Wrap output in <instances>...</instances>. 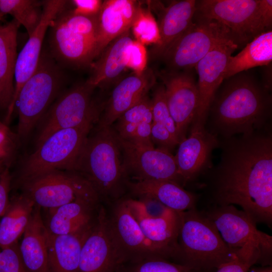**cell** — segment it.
Masks as SVG:
<instances>
[{"instance_id": "cell-1", "label": "cell", "mask_w": 272, "mask_h": 272, "mask_svg": "<svg viewBox=\"0 0 272 272\" xmlns=\"http://www.w3.org/2000/svg\"><path fill=\"white\" fill-rule=\"evenodd\" d=\"M225 148L215 180V206L237 205L256 224L271 226V135L254 131Z\"/></svg>"}, {"instance_id": "cell-2", "label": "cell", "mask_w": 272, "mask_h": 272, "mask_svg": "<svg viewBox=\"0 0 272 272\" xmlns=\"http://www.w3.org/2000/svg\"><path fill=\"white\" fill-rule=\"evenodd\" d=\"M224 81L210 107L214 125L227 137L254 132L270 115L271 98L269 90L246 71Z\"/></svg>"}, {"instance_id": "cell-3", "label": "cell", "mask_w": 272, "mask_h": 272, "mask_svg": "<svg viewBox=\"0 0 272 272\" xmlns=\"http://www.w3.org/2000/svg\"><path fill=\"white\" fill-rule=\"evenodd\" d=\"M121 151L117 135L111 126L98 125L89 134L70 171L85 178L101 202L109 205L124 197L127 192L128 180Z\"/></svg>"}, {"instance_id": "cell-4", "label": "cell", "mask_w": 272, "mask_h": 272, "mask_svg": "<svg viewBox=\"0 0 272 272\" xmlns=\"http://www.w3.org/2000/svg\"><path fill=\"white\" fill-rule=\"evenodd\" d=\"M178 250L173 262L198 270H216L235 258L238 251L230 248L212 222L195 207L177 212Z\"/></svg>"}, {"instance_id": "cell-5", "label": "cell", "mask_w": 272, "mask_h": 272, "mask_svg": "<svg viewBox=\"0 0 272 272\" xmlns=\"http://www.w3.org/2000/svg\"><path fill=\"white\" fill-rule=\"evenodd\" d=\"M193 18L214 20L226 27L239 46L271 30V0L196 1Z\"/></svg>"}, {"instance_id": "cell-6", "label": "cell", "mask_w": 272, "mask_h": 272, "mask_svg": "<svg viewBox=\"0 0 272 272\" xmlns=\"http://www.w3.org/2000/svg\"><path fill=\"white\" fill-rule=\"evenodd\" d=\"M97 17L75 15L65 7L48 30L53 58L75 67L90 65L96 59Z\"/></svg>"}, {"instance_id": "cell-7", "label": "cell", "mask_w": 272, "mask_h": 272, "mask_svg": "<svg viewBox=\"0 0 272 272\" xmlns=\"http://www.w3.org/2000/svg\"><path fill=\"white\" fill-rule=\"evenodd\" d=\"M61 82L62 76L54 59L42 53L36 70L23 85L16 101L20 140L28 137L53 103Z\"/></svg>"}, {"instance_id": "cell-8", "label": "cell", "mask_w": 272, "mask_h": 272, "mask_svg": "<svg viewBox=\"0 0 272 272\" xmlns=\"http://www.w3.org/2000/svg\"><path fill=\"white\" fill-rule=\"evenodd\" d=\"M202 212L230 248L242 254L257 256L262 266H271V236L258 230L243 211L230 205L214 206Z\"/></svg>"}, {"instance_id": "cell-9", "label": "cell", "mask_w": 272, "mask_h": 272, "mask_svg": "<svg viewBox=\"0 0 272 272\" xmlns=\"http://www.w3.org/2000/svg\"><path fill=\"white\" fill-rule=\"evenodd\" d=\"M94 123L62 129L50 135L25 160L20 183L54 170L71 171Z\"/></svg>"}, {"instance_id": "cell-10", "label": "cell", "mask_w": 272, "mask_h": 272, "mask_svg": "<svg viewBox=\"0 0 272 272\" xmlns=\"http://www.w3.org/2000/svg\"><path fill=\"white\" fill-rule=\"evenodd\" d=\"M236 44L229 30L214 21L193 18V23L166 49L160 58L169 71L190 70L217 46Z\"/></svg>"}, {"instance_id": "cell-11", "label": "cell", "mask_w": 272, "mask_h": 272, "mask_svg": "<svg viewBox=\"0 0 272 272\" xmlns=\"http://www.w3.org/2000/svg\"><path fill=\"white\" fill-rule=\"evenodd\" d=\"M95 89L86 82L71 88L53 102L40 121L36 148L57 130L98 120L99 108L93 97Z\"/></svg>"}, {"instance_id": "cell-12", "label": "cell", "mask_w": 272, "mask_h": 272, "mask_svg": "<svg viewBox=\"0 0 272 272\" xmlns=\"http://www.w3.org/2000/svg\"><path fill=\"white\" fill-rule=\"evenodd\" d=\"M21 184L23 193L40 208L54 209L80 199L101 202L91 184L73 171L54 170Z\"/></svg>"}, {"instance_id": "cell-13", "label": "cell", "mask_w": 272, "mask_h": 272, "mask_svg": "<svg viewBox=\"0 0 272 272\" xmlns=\"http://www.w3.org/2000/svg\"><path fill=\"white\" fill-rule=\"evenodd\" d=\"M109 205L107 222L118 264L151 256L163 257L144 235L125 197Z\"/></svg>"}, {"instance_id": "cell-14", "label": "cell", "mask_w": 272, "mask_h": 272, "mask_svg": "<svg viewBox=\"0 0 272 272\" xmlns=\"http://www.w3.org/2000/svg\"><path fill=\"white\" fill-rule=\"evenodd\" d=\"M117 137L128 181L169 180L183 185L175 157L170 152L138 146Z\"/></svg>"}, {"instance_id": "cell-15", "label": "cell", "mask_w": 272, "mask_h": 272, "mask_svg": "<svg viewBox=\"0 0 272 272\" xmlns=\"http://www.w3.org/2000/svg\"><path fill=\"white\" fill-rule=\"evenodd\" d=\"M68 1H43L41 20L21 51L18 53L14 73V94L7 109L6 120H9L15 107L19 93L23 85L36 70L42 54L45 37L53 21L66 6Z\"/></svg>"}, {"instance_id": "cell-16", "label": "cell", "mask_w": 272, "mask_h": 272, "mask_svg": "<svg viewBox=\"0 0 272 272\" xmlns=\"http://www.w3.org/2000/svg\"><path fill=\"white\" fill-rule=\"evenodd\" d=\"M160 76L165 88L167 104L180 142L186 138L188 127L196 115L198 106L197 83L189 70L168 71Z\"/></svg>"}, {"instance_id": "cell-17", "label": "cell", "mask_w": 272, "mask_h": 272, "mask_svg": "<svg viewBox=\"0 0 272 272\" xmlns=\"http://www.w3.org/2000/svg\"><path fill=\"white\" fill-rule=\"evenodd\" d=\"M238 47L233 41L221 44L196 64L195 68L198 76V106L193 121L206 123L217 91L224 81V73L228 59Z\"/></svg>"}, {"instance_id": "cell-18", "label": "cell", "mask_w": 272, "mask_h": 272, "mask_svg": "<svg viewBox=\"0 0 272 272\" xmlns=\"http://www.w3.org/2000/svg\"><path fill=\"white\" fill-rule=\"evenodd\" d=\"M118 261L109 229L106 209L102 204L82 246L78 272H115Z\"/></svg>"}, {"instance_id": "cell-19", "label": "cell", "mask_w": 272, "mask_h": 272, "mask_svg": "<svg viewBox=\"0 0 272 272\" xmlns=\"http://www.w3.org/2000/svg\"><path fill=\"white\" fill-rule=\"evenodd\" d=\"M205 124L192 122L189 136L180 142L174 156L183 185L193 180L205 170L213 150L218 145L216 136L208 131Z\"/></svg>"}, {"instance_id": "cell-20", "label": "cell", "mask_w": 272, "mask_h": 272, "mask_svg": "<svg viewBox=\"0 0 272 272\" xmlns=\"http://www.w3.org/2000/svg\"><path fill=\"white\" fill-rule=\"evenodd\" d=\"M155 83L152 71L147 69L141 74L133 73L118 81L98 119V125L111 126L125 111L147 95Z\"/></svg>"}, {"instance_id": "cell-21", "label": "cell", "mask_w": 272, "mask_h": 272, "mask_svg": "<svg viewBox=\"0 0 272 272\" xmlns=\"http://www.w3.org/2000/svg\"><path fill=\"white\" fill-rule=\"evenodd\" d=\"M140 6L137 1L132 0L103 2L97 17L96 58L112 40L130 30Z\"/></svg>"}, {"instance_id": "cell-22", "label": "cell", "mask_w": 272, "mask_h": 272, "mask_svg": "<svg viewBox=\"0 0 272 272\" xmlns=\"http://www.w3.org/2000/svg\"><path fill=\"white\" fill-rule=\"evenodd\" d=\"M102 204L100 201L80 199L48 209L46 228L54 235L78 232L95 222Z\"/></svg>"}, {"instance_id": "cell-23", "label": "cell", "mask_w": 272, "mask_h": 272, "mask_svg": "<svg viewBox=\"0 0 272 272\" xmlns=\"http://www.w3.org/2000/svg\"><path fill=\"white\" fill-rule=\"evenodd\" d=\"M129 30L112 40L92 63V74L86 81L88 84L94 88L107 86L116 82L127 68L129 49L133 40Z\"/></svg>"}, {"instance_id": "cell-24", "label": "cell", "mask_w": 272, "mask_h": 272, "mask_svg": "<svg viewBox=\"0 0 272 272\" xmlns=\"http://www.w3.org/2000/svg\"><path fill=\"white\" fill-rule=\"evenodd\" d=\"M39 207L35 205L19 244L23 263L29 272H50L48 257V230Z\"/></svg>"}, {"instance_id": "cell-25", "label": "cell", "mask_w": 272, "mask_h": 272, "mask_svg": "<svg viewBox=\"0 0 272 272\" xmlns=\"http://www.w3.org/2000/svg\"><path fill=\"white\" fill-rule=\"evenodd\" d=\"M127 191L137 198L149 197L177 212L195 207L196 197L179 184L169 180L128 181Z\"/></svg>"}, {"instance_id": "cell-26", "label": "cell", "mask_w": 272, "mask_h": 272, "mask_svg": "<svg viewBox=\"0 0 272 272\" xmlns=\"http://www.w3.org/2000/svg\"><path fill=\"white\" fill-rule=\"evenodd\" d=\"M196 2L195 0L172 1L161 9L158 23L160 39L153 48L154 57L160 58L169 46L192 24Z\"/></svg>"}, {"instance_id": "cell-27", "label": "cell", "mask_w": 272, "mask_h": 272, "mask_svg": "<svg viewBox=\"0 0 272 272\" xmlns=\"http://www.w3.org/2000/svg\"><path fill=\"white\" fill-rule=\"evenodd\" d=\"M94 223L70 234L54 235L48 232L47 250L50 272H78L82 247Z\"/></svg>"}, {"instance_id": "cell-28", "label": "cell", "mask_w": 272, "mask_h": 272, "mask_svg": "<svg viewBox=\"0 0 272 272\" xmlns=\"http://www.w3.org/2000/svg\"><path fill=\"white\" fill-rule=\"evenodd\" d=\"M133 216L154 248L163 257L172 261L178 250V213L172 211L158 218H149L145 214Z\"/></svg>"}, {"instance_id": "cell-29", "label": "cell", "mask_w": 272, "mask_h": 272, "mask_svg": "<svg viewBox=\"0 0 272 272\" xmlns=\"http://www.w3.org/2000/svg\"><path fill=\"white\" fill-rule=\"evenodd\" d=\"M20 24L14 19L0 26V107L8 109L14 94V73L18 55Z\"/></svg>"}, {"instance_id": "cell-30", "label": "cell", "mask_w": 272, "mask_h": 272, "mask_svg": "<svg viewBox=\"0 0 272 272\" xmlns=\"http://www.w3.org/2000/svg\"><path fill=\"white\" fill-rule=\"evenodd\" d=\"M272 60V31L255 37L237 55H231L227 62L224 80L252 68L267 65Z\"/></svg>"}, {"instance_id": "cell-31", "label": "cell", "mask_w": 272, "mask_h": 272, "mask_svg": "<svg viewBox=\"0 0 272 272\" xmlns=\"http://www.w3.org/2000/svg\"><path fill=\"white\" fill-rule=\"evenodd\" d=\"M35 205L22 193L10 201L0 220V249L18 242L29 222Z\"/></svg>"}, {"instance_id": "cell-32", "label": "cell", "mask_w": 272, "mask_h": 272, "mask_svg": "<svg viewBox=\"0 0 272 272\" xmlns=\"http://www.w3.org/2000/svg\"><path fill=\"white\" fill-rule=\"evenodd\" d=\"M43 1L0 0V11L9 14L30 36L39 24L43 15Z\"/></svg>"}, {"instance_id": "cell-33", "label": "cell", "mask_w": 272, "mask_h": 272, "mask_svg": "<svg viewBox=\"0 0 272 272\" xmlns=\"http://www.w3.org/2000/svg\"><path fill=\"white\" fill-rule=\"evenodd\" d=\"M146 120H153L152 100L148 94L117 119L115 132L120 139L128 141L139 125Z\"/></svg>"}, {"instance_id": "cell-34", "label": "cell", "mask_w": 272, "mask_h": 272, "mask_svg": "<svg viewBox=\"0 0 272 272\" xmlns=\"http://www.w3.org/2000/svg\"><path fill=\"white\" fill-rule=\"evenodd\" d=\"M201 270L179 264L160 256L125 262L118 265L115 272H215Z\"/></svg>"}, {"instance_id": "cell-35", "label": "cell", "mask_w": 272, "mask_h": 272, "mask_svg": "<svg viewBox=\"0 0 272 272\" xmlns=\"http://www.w3.org/2000/svg\"><path fill=\"white\" fill-rule=\"evenodd\" d=\"M136 41L143 45L158 44L160 37L158 23L150 9L140 6L131 27Z\"/></svg>"}, {"instance_id": "cell-36", "label": "cell", "mask_w": 272, "mask_h": 272, "mask_svg": "<svg viewBox=\"0 0 272 272\" xmlns=\"http://www.w3.org/2000/svg\"><path fill=\"white\" fill-rule=\"evenodd\" d=\"M152 100L153 122L164 125L173 138L180 143L175 122L169 112L163 85L157 87Z\"/></svg>"}, {"instance_id": "cell-37", "label": "cell", "mask_w": 272, "mask_h": 272, "mask_svg": "<svg viewBox=\"0 0 272 272\" xmlns=\"http://www.w3.org/2000/svg\"><path fill=\"white\" fill-rule=\"evenodd\" d=\"M1 250L0 272H29L22 259L18 242Z\"/></svg>"}, {"instance_id": "cell-38", "label": "cell", "mask_w": 272, "mask_h": 272, "mask_svg": "<svg viewBox=\"0 0 272 272\" xmlns=\"http://www.w3.org/2000/svg\"><path fill=\"white\" fill-rule=\"evenodd\" d=\"M147 59L144 45L133 40L129 49L127 68L131 69L134 73L141 74L146 70Z\"/></svg>"}, {"instance_id": "cell-39", "label": "cell", "mask_w": 272, "mask_h": 272, "mask_svg": "<svg viewBox=\"0 0 272 272\" xmlns=\"http://www.w3.org/2000/svg\"><path fill=\"white\" fill-rule=\"evenodd\" d=\"M151 139L153 144L158 146V148L169 152L179 144L164 125L155 122L152 124Z\"/></svg>"}, {"instance_id": "cell-40", "label": "cell", "mask_w": 272, "mask_h": 272, "mask_svg": "<svg viewBox=\"0 0 272 272\" xmlns=\"http://www.w3.org/2000/svg\"><path fill=\"white\" fill-rule=\"evenodd\" d=\"M257 263L255 257L238 254L234 259L221 265L215 272H249L251 267Z\"/></svg>"}, {"instance_id": "cell-41", "label": "cell", "mask_w": 272, "mask_h": 272, "mask_svg": "<svg viewBox=\"0 0 272 272\" xmlns=\"http://www.w3.org/2000/svg\"><path fill=\"white\" fill-rule=\"evenodd\" d=\"M101 0H73L71 11L75 15L87 17L97 16L103 3Z\"/></svg>"}, {"instance_id": "cell-42", "label": "cell", "mask_w": 272, "mask_h": 272, "mask_svg": "<svg viewBox=\"0 0 272 272\" xmlns=\"http://www.w3.org/2000/svg\"><path fill=\"white\" fill-rule=\"evenodd\" d=\"M142 204L145 216L151 218L163 217L173 210H170L157 200L149 197H140L136 199Z\"/></svg>"}, {"instance_id": "cell-43", "label": "cell", "mask_w": 272, "mask_h": 272, "mask_svg": "<svg viewBox=\"0 0 272 272\" xmlns=\"http://www.w3.org/2000/svg\"><path fill=\"white\" fill-rule=\"evenodd\" d=\"M12 177L8 168L0 173V220L4 215L10 202L9 193Z\"/></svg>"}, {"instance_id": "cell-44", "label": "cell", "mask_w": 272, "mask_h": 272, "mask_svg": "<svg viewBox=\"0 0 272 272\" xmlns=\"http://www.w3.org/2000/svg\"><path fill=\"white\" fill-rule=\"evenodd\" d=\"M13 146V136L10 130H0L1 165L11 156Z\"/></svg>"}, {"instance_id": "cell-45", "label": "cell", "mask_w": 272, "mask_h": 272, "mask_svg": "<svg viewBox=\"0 0 272 272\" xmlns=\"http://www.w3.org/2000/svg\"><path fill=\"white\" fill-rule=\"evenodd\" d=\"M251 272H272V266H262V267H258L253 269Z\"/></svg>"}, {"instance_id": "cell-46", "label": "cell", "mask_w": 272, "mask_h": 272, "mask_svg": "<svg viewBox=\"0 0 272 272\" xmlns=\"http://www.w3.org/2000/svg\"><path fill=\"white\" fill-rule=\"evenodd\" d=\"M9 127L4 123L0 121V130H9Z\"/></svg>"}, {"instance_id": "cell-47", "label": "cell", "mask_w": 272, "mask_h": 272, "mask_svg": "<svg viewBox=\"0 0 272 272\" xmlns=\"http://www.w3.org/2000/svg\"><path fill=\"white\" fill-rule=\"evenodd\" d=\"M5 15L0 11V21H3L4 19Z\"/></svg>"}, {"instance_id": "cell-48", "label": "cell", "mask_w": 272, "mask_h": 272, "mask_svg": "<svg viewBox=\"0 0 272 272\" xmlns=\"http://www.w3.org/2000/svg\"><path fill=\"white\" fill-rule=\"evenodd\" d=\"M2 165L0 164V173L2 172L3 170L2 169Z\"/></svg>"}, {"instance_id": "cell-49", "label": "cell", "mask_w": 272, "mask_h": 272, "mask_svg": "<svg viewBox=\"0 0 272 272\" xmlns=\"http://www.w3.org/2000/svg\"><path fill=\"white\" fill-rule=\"evenodd\" d=\"M0 251H1V250H0Z\"/></svg>"}]
</instances>
